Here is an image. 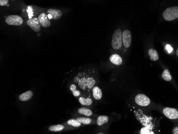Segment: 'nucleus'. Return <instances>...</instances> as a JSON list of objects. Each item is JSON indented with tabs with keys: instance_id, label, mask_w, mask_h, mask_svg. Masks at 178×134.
<instances>
[{
	"instance_id": "nucleus-1",
	"label": "nucleus",
	"mask_w": 178,
	"mask_h": 134,
	"mask_svg": "<svg viewBox=\"0 0 178 134\" xmlns=\"http://www.w3.org/2000/svg\"><path fill=\"white\" fill-rule=\"evenodd\" d=\"M74 81L77 82L79 87L83 90L92 89L95 84V80L93 77L85 74H79L74 79Z\"/></svg>"
},
{
	"instance_id": "nucleus-2",
	"label": "nucleus",
	"mask_w": 178,
	"mask_h": 134,
	"mask_svg": "<svg viewBox=\"0 0 178 134\" xmlns=\"http://www.w3.org/2000/svg\"><path fill=\"white\" fill-rule=\"evenodd\" d=\"M164 19L166 21H172L178 18V7H168L163 13Z\"/></svg>"
},
{
	"instance_id": "nucleus-3",
	"label": "nucleus",
	"mask_w": 178,
	"mask_h": 134,
	"mask_svg": "<svg viewBox=\"0 0 178 134\" xmlns=\"http://www.w3.org/2000/svg\"><path fill=\"white\" fill-rule=\"evenodd\" d=\"M122 32L120 29H117L112 35V46L114 49H120L122 44Z\"/></svg>"
},
{
	"instance_id": "nucleus-4",
	"label": "nucleus",
	"mask_w": 178,
	"mask_h": 134,
	"mask_svg": "<svg viewBox=\"0 0 178 134\" xmlns=\"http://www.w3.org/2000/svg\"><path fill=\"white\" fill-rule=\"evenodd\" d=\"M5 22L9 25L20 26L23 23L22 18L17 15H10L5 19Z\"/></svg>"
},
{
	"instance_id": "nucleus-5",
	"label": "nucleus",
	"mask_w": 178,
	"mask_h": 134,
	"mask_svg": "<svg viewBox=\"0 0 178 134\" xmlns=\"http://www.w3.org/2000/svg\"><path fill=\"white\" fill-rule=\"evenodd\" d=\"M134 100L137 105L140 106H147L150 104V99L144 94L137 95L135 97Z\"/></svg>"
},
{
	"instance_id": "nucleus-6",
	"label": "nucleus",
	"mask_w": 178,
	"mask_h": 134,
	"mask_svg": "<svg viewBox=\"0 0 178 134\" xmlns=\"http://www.w3.org/2000/svg\"><path fill=\"white\" fill-rule=\"evenodd\" d=\"M164 115L169 119L175 120L178 119V111L170 107H165L163 110Z\"/></svg>"
},
{
	"instance_id": "nucleus-7",
	"label": "nucleus",
	"mask_w": 178,
	"mask_h": 134,
	"mask_svg": "<svg viewBox=\"0 0 178 134\" xmlns=\"http://www.w3.org/2000/svg\"><path fill=\"white\" fill-rule=\"evenodd\" d=\"M27 25L34 32H39L40 31L41 28V25L40 24V22H39L38 18H31L27 21Z\"/></svg>"
},
{
	"instance_id": "nucleus-8",
	"label": "nucleus",
	"mask_w": 178,
	"mask_h": 134,
	"mask_svg": "<svg viewBox=\"0 0 178 134\" xmlns=\"http://www.w3.org/2000/svg\"><path fill=\"white\" fill-rule=\"evenodd\" d=\"M123 43L126 48H129L132 42L131 33L129 30H125L122 33Z\"/></svg>"
},
{
	"instance_id": "nucleus-9",
	"label": "nucleus",
	"mask_w": 178,
	"mask_h": 134,
	"mask_svg": "<svg viewBox=\"0 0 178 134\" xmlns=\"http://www.w3.org/2000/svg\"><path fill=\"white\" fill-rule=\"evenodd\" d=\"M40 24L44 28L49 27L51 25V22L49 20L48 16L45 13H42L38 17Z\"/></svg>"
},
{
	"instance_id": "nucleus-10",
	"label": "nucleus",
	"mask_w": 178,
	"mask_h": 134,
	"mask_svg": "<svg viewBox=\"0 0 178 134\" xmlns=\"http://www.w3.org/2000/svg\"><path fill=\"white\" fill-rule=\"evenodd\" d=\"M48 13L49 15H51L52 19L54 20H58L61 18L62 16V12L60 10L58 9H49L48 10Z\"/></svg>"
},
{
	"instance_id": "nucleus-11",
	"label": "nucleus",
	"mask_w": 178,
	"mask_h": 134,
	"mask_svg": "<svg viewBox=\"0 0 178 134\" xmlns=\"http://www.w3.org/2000/svg\"><path fill=\"white\" fill-rule=\"evenodd\" d=\"M33 96V93L31 90H28L20 94L19 96V100L22 102H26L30 100Z\"/></svg>"
},
{
	"instance_id": "nucleus-12",
	"label": "nucleus",
	"mask_w": 178,
	"mask_h": 134,
	"mask_svg": "<svg viewBox=\"0 0 178 134\" xmlns=\"http://www.w3.org/2000/svg\"><path fill=\"white\" fill-rule=\"evenodd\" d=\"M93 96L95 100H100L103 97L102 90L97 86L92 88Z\"/></svg>"
},
{
	"instance_id": "nucleus-13",
	"label": "nucleus",
	"mask_w": 178,
	"mask_h": 134,
	"mask_svg": "<svg viewBox=\"0 0 178 134\" xmlns=\"http://www.w3.org/2000/svg\"><path fill=\"white\" fill-rule=\"evenodd\" d=\"M109 60L112 63L116 65H120L122 64L123 61L121 56L117 54H114L110 57Z\"/></svg>"
},
{
	"instance_id": "nucleus-14",
	"label": "nucleus",
	"mask_w": 178,
	"mask_h": 134,
	"mask_svg": "<svg viewBox=\"0 0 178 134\" xmlns=\"http://www.w3.org/2000/svg\"><path fill=\"white\" fill-rule=\"evenodd\" d=\"M148 55L150 57V59L152 61H156L159 60V55L157 51L153 48H150L148 50Z\"/></svg>"
},
{
	"instance_id": "nucleus-15",
	"label": "nucleus",
	"mask_w": 178,
	"mask_h": 134,
	"mask_svg": "<svg viewBox=\"0 0 178 134\" xmlns=\"http://www.w3.org/2000/svg\"><path fill=\"white\" fill-rule=\"evenodd\" d=\"M109 118L107 115H100L97 118V124L99 126H101L107 123Z\"/></svg>"
},
{
	"instance_id": "nucleus-16",
	"label": "nucleus",
	"mask_w": 178,
	"mask_h": 134,
	"mask_svg": "<svg viewBox=\"0 0 178 134\" xmlns=\"http://www.w3.org/2000/svg\"><path fill=\"white\" fill-rule=\"evenodd\" d=\"M78 101L81 105L84 106H90L93 104V100L90 98L80 97Z\"/></svg>"
},
{
	"instance_id": "nucleus-17",
	"label": "nucleus",
	"mask_w": 178,
	"mask_h": 134,
	"mask_svg": "<svg viewBox=\"0 0 178 134\" xmlns=\"http://www.w3.org/2000/svg\"><path fill=\"white\" fill-rule=\"evenodd\" d=\"M78 113L80 115H85L88 117L92 116L93 115L92 111L91 110L85 107H81L80 109H79L78 110Z\"/></svg>"
},
{
	"instance_id": "nucleus-18",
	"label": "nucleus",
	"mask_w": 178,
	"mask_h": 134,
	"mask_svg": "<svg viewBox=\"0 0 178 134\" xmlns=\"http://www.w3.org/2000/svg\"><path fill=\"white\" fill-rule=\"evenodd\" d=\"M64 129H65V127L62 124L52 125L49 127V131L52 132H61Z\"/></svg>"
},
{
	"instance_id": "nucleus-19",
	"label": "nucleus",
	"mask_w": 178,
	"mask_h": 134,
	"mask_svg": "<svg viewBox=\"0 0 178 134\" xmlns=\"http://www.w3.org/2000/svg\"><path fill=\"white\" fill-rule=\"evenodd\" d=\"M162 77L163 79V80L166 81H170L172 80V76L168 69H165L164 70L162 74Z\"/></svg>"
},
{
	"instance_id": "nucleus-20",
	"label": "nucleus",
	"mask_w": 178,
	"mask_h": 134,
	"mask_svg": "<svg viewBox=\"0 0 178 134\" xmlns=\"http://www.w3.org/2000/svg\"><path fill=\"white\" fill-rule=\"evenodd\" d=\"M76 120L82 124H90L92 122V120L89 118L79 117Z\"/></svg>"
},
{
	"instance_id": "nucleus-21",
	"label": "nucleus",
	"mask_w": 178,
	"mask_h": 134,
	"mask_svg": "<svg viewBox=\"0 0 178 134\" xmlns=\"http://www.w3.org/2000/svg\"><path fill=\"white\" fill-rule=\"evenodd\" d=\"M70 90L73 93L74 96H75V97H78L80 95V91L77 89V87L74 84L71 85L70 86Z\"/></svg>"
},
{
	"instance_id": "nucleus-22",
	"label": "nucleus",
	"mask_w": 178,
	"mask_h": 134,
	"mask_svg": "<svg viewBox=\"0 0 178 134\" xmlns=\"http://www.w3.org/2000/svg\"><path fill=\"white\" fill-rule=\"evenodd\" d=\"M67 123L69 126H73L74 127H76H76H80V126H81V124H82L81 123L78 121L76 119L69 120Z\"/></svg>"
},
{
	"instance_id": "nucleus-23",
	"label": "nucleus",
	"mask_w": 178,
	"mask_h": 134,
	"mask_svg": "<svg viewBox=\"0 0 178 134\" xmlns=\"http://www.w3.org/2000/svg\"><path fill=\"white\" fill-rule=\"evenodd\" d=\"M165 48H166V49L167 50V51H168V53H171V52H172V51H173V48H172V46H171L170 45H169V44H167V45H166Z\"/></svg>"
},
{
	"instance_id": "nucleus-24",
	"label": "nucleus",
	"mask_w": 178,
	"mask_h": 134,
	"mask_svg": "<svg viewBox=\"0 0 178 134\" xmlns=\"http://www.w3.org/2000/svg\"><path fill=\"white\" fill-rule=\"evenodd\" d=\"M9 2L8 0H0V5L1 6H4L7 5Z\"/></svg>"
},
{
	"instance_id": "nucleus-25",
	"label": "nucleus",
	"mask_w": 178,
	"mask_h": 134,
	"mask_svg": "<svg viewBox=\"0 0 178 134\" xmlns=\"http://www.w3.org/2000/svg\"><path fill=\"white\" fill-rule=\"evenodd\" d=\"M173 134H178V127H176L173 129Z\"/></svg>"
},
{
	"instance_id": "nucleus-26",
	"label": "nucleus",
	"mask_w": 178,
	"mask_h": 134,
	"mask_svg": "<svg viewBox=\"0 0 178 134\" xmlns=\"http://www.w3.org/2000/svg\"><path fill=\"white\" fill-rule=\"evenodd\" d=\"M176 53H177V56H178V49H177V52H176Z\"/></svg>"
}]
</instances>
